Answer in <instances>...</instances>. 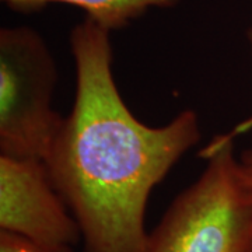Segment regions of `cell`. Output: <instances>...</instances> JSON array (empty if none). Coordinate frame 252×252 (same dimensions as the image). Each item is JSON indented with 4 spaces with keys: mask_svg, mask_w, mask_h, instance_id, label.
<instances>
[{
    "mask_svg": "<svg viewBox=\"0 0 252 252\" xmlns=\"http://www.w3.org/2000/svg\"><path fill=\"white\" fill-rule=\"evenodd\" d=\"M0 230L54 245L73 247L81 240L42 158L0 154Z\"/></svg>",
    "mask_w": 252,
    "mask_h": 252,
    "instance_id": "obj_4",
    "label": "cell"
},
{
    "mask_svg": "<svg viewBox=\"0 0 252 252\" xmlns=\"http://www.w3.org/2000/svg\"><path fill=\"white\" fill-rule=\"evenodd\" d=\"M248 41H250V44H251V51H252V27L250 28V31H248ZM251 126H252V118L250 119V121H247V122H245L244 125H241L240 127H237V129H234V130H233V132H231L230 135L234 136V137H235V135L241 133L244 129H250Z\"/></svg>",
    "mask_w": 252,
    "mask_h": 252,
    "instance_id": "obj_8",
    "label": "cell"
},
{
    "mask_svg": "<svg viewBox=\"0 0 252 252\" xmlns=\"http://www.w3.org/2000/svg\"><path fill=\"white\" fill-rule=\"evenodd\" d=\"M240 164L243 167V171L247 177V180L250 181V184L252 185V150H247L241 154Z\"/></svg>",
    "mask_w": 252,
    "mask_h": 252,
    "instance_id": "obj_7",
    "label": "cell"
},
{
    "mask_svg": "<svg viewBox=\"0 0 252 252\" xmlns=\"http://www.w3.org/2000/svg\"><path fill=\"white\" fill-rule=\"evenodd\" d=\"M0 252H73L69 245L38 243L27 237L0 230Z\"/></svg>",
    "mask_w": 252,
    "mask_h": 252,
    "instance_id": "obj_6",
    "label": "cell"
},
{
    "mask_svg": "<svg viewBox=\"0 0 252 252\" xmlns=\"http://www.w3.org/2000/svg\"><path fill=\"white\" fill-rule=\"evenodd\" d=\"M56 81L54 55L36 30H0V154L45 158L63 122L52 104Z\"/></svg>",
    "mask_w": 252,
    "mask_h": 252,
    "instance_id": "obj_3",
    "label": "cell"
},
{
    "mask_svg": "<svg viewBox=\"0 0 252 252\" xmlns=\"http://www.w3.org/2000/svg\"><path fill=\"white\" fill-rule=\"evenodd\" d=\"M7 7L31 13L49 4H69L79 7L91 20L109 32L127 27L132 21L152 9H171L184 0H1Z\"/></svg>",
    "mask_w": 252,
    "mask_h": 252,
    "instance_id": "obj_5",
    "label": "cell"
},
{
    "mask_svg": "<svg viewBox=\"0 0 252 252\" xmlns=\"http://www.w3.org/2000/svg\"><path fill=\"white\" fill-rule=\"evenodd\" d=\"M109 35L89 18L72 28L74 104L44 161L86 252H144L149 198L200 140V124L192 109L158 127L140 122L114 80Z\"/></svg>",
    "mask_w": 252,
    "mask_h": 252,
    "instance_id": "obj_1",
    "label": "cell"
},
{
    "mask_svg": "<svg viewBox=\"0 0 252 252\" xmlns=\"http://www.w3.org/2000/svg\"><path fill=\"white\" fill-rule=\"evenodd\" d=\"M200 156L205 170L172 200L144 252H252V185L234 136H217Z\"/></svg>",
    "mask_w": 252,
    "mask_h": 252,
    "instance_id": "obj_2",
    "label": "cell"
}]
</instances>
